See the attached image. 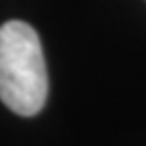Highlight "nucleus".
<instances>
[{
	"label": "nucleus",
	"instance_id": "obj_1",
	"mask_svg": "<svg viewBox=\"0 0 146 146\" xmlns=\"http://www.w3.org/2000/svg\"><path fill=\"white\" fill-rule=\"evenodd\" d=\"M49 94L47 65L36 31L23 21L0 27V100L14 114H39Z\"/></svg>",
	"mask_w": 146,
	"mask_h": 146
}]
</instances>
